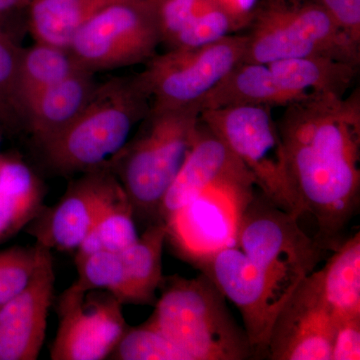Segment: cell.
<instances>
[{
  "label": "cell",
  "mask_w": 360,
  "mask_h": 360,
  "mask_svg": "<svg viewBox=\"0 0 360 360\" xmlns=\"http://www.w3.org/2000/svg\"><path fill=\"white\" fill-rule=\"evenodd\" d=\"M150 110V96L139 75L98 84L79 115L39 144L45 165L63 176L103 167L122 150Z\"/></svg>",
  "instance_id": "7a4b0ae2"
},
{
  "label": "cell",
  "mask_w": 360,
  "mask_h": 360,
  "mask_svg": "<svg viewBox=\"0 0 360 360\" xmlns=\"http://www.w3.org/2000/svg\"><path fill=\"white\" fill-rule=\"evenodd\" d=\"M122 305L108 291L84 292L71 284L58 297V328L51 359H108L129 326Z\"/></svg>",
  "instance_id": "8fae6325"
},
{
  "label": "cell",
  "mask_w": 360,
  "mask_h": 360,
  "mask_svg": "<svg viewBox=\"0 0 360 360\" xmlns=\"http://www.w3.org/2000/svg\"><path fill=\"white\" fill-rule=\"evenodd\" d=\"M161 44L158 0H120L87 20L68 51L80 68L96 75L146 63Z\"/></svg>",
  "instance_id": "52a82bcc"
},
{
  "label": "cell",
  "mask_w": 360,
  "mask_h": 360,
  "mask_svg": "<svg viewBox=\"0 0 360 360\" xmlns=\"http://www.w3.org/2000/svg\"><path fill=\"white\" fill-rule=\"evenodd\" d=\"M45 193L42 180L20 156L0 153V245L39 215Z\"/></svg>",
  "instance_id": "ffe728a7"
},
{
  "label": "cell",
  "mask_w": 360,
  "mask_h": 360,
  "mask_svg": "<svg viewBox=\"0 0 360 360\" xmlns=\"http://www.w3.org/2000/svg\"><path fill=\"white\" fill-rule=\"evenodd\" d=\"M277 127L291 184L319 225L317 243L335 250L359 207V91L309 94L285 106Z\"/></svg>",
  "instance_id": "6da1fadb"
},
{
  "label": "cell",
  "mask_w": 360,
  "mask_h": 360,
  "mask_svg": "<svg viewBox=\"0 0 360 360\" xmlns=\"http://www.w3.org/2000/svg\"><path fill=\"white\" fill-rule=\"evenodd\" d=\"M53 258L44 248L27 285L0 307V360H35L46 335L54 295Z\"/></svg>",
  "instance_id": "9a60e30c"
},
{
  "label": "cell",
  "mask_w": 360,
  "mask_h": 360,
  "mask_svg": "<svg viewBox=\"0 0 360 360\" xmlns=\"http://www.w3.org/2000/svg\"><path fill=\"white\" fill-rule=\"evenodd\" d=\"M120 0H30L27 25L35 42L68 49L82 26L103 7Z\"/></svg>",
  "instance_id": "7402d4cb"
},
{
  "label": "cell",
  "mask_w": 360,
  "mask_h": 360,
  "mask_svg": "<svg viewBox=\"0 0 360 360\" xmlns=\"http://www.w3.org/2000/svg\"><path fill=\"white\" fill-rule=\"evenodd\" d=\"M248 28L243 63L328 56L359 66L360 44L312 0H260Z\"/></svg>",
  "instance_id": "5b68a950"
},
{
  "label": "cell",
  "mask_w": 360,
  "mask_h": 360,
  "mask_svg": "<svg viewBox=\"0 0 360 360\" xmlns=\"http://www.w3.org/2000/svg\"><path fill=\"white\" fill-rule=\"evenodd\" d=\"M162 44L168 49L202 46L234 33L212 0H158Z\"/></svg>",
  "instance_id": "d6986e66"
},
{
  "label": "cell",
  "mask_w": 360,
  "mask_h": 360,
  "mask_svg": "<svg viewBox=\"0 0 360 360\" xmlns=\"http://www.w3.org/2000/svg\"><path fill=\"white\" fill-rule=\"evenodd\" d=\"M224 181L255 184L248 167L200 120L193 148L161 202L160 222L165 224L172 213L208 186Z\"/></svg>",
  "instance_id": "2e32d148"
},
{
  "label": "cell",
  "mask_w": 360,
  "mask_h": 360,
  "mask_svg": "<svg viewBox=\"0 0 360 360\" xmlns=\"http://www.w3.org/2000/svg\"><path fill=\"white\" fill-rule=\"evenodd\" d=\"M360 359V316L336 322L330 360Z\"/></svg>",
  "instance_id": "1f68e13d"
},
{
  "label": "cell",
  "mask_w": 360,
  "mask_h": 360,
  "mask_svg": "<svg viewBox=\"0 0 360 360\" xmlns=\"http://www.w3.org/2000/svg\"><path fill=\"white\" fill-rule=\"evenodd\" d=\"M307 96L283 87L269 65L241 61L200 99L198 106L200 112L241 105L274 108L286 106Z\"/></svg>",
  "instance_id": "ac0fdd59"
},
{
  "label": "cell",
  "mask_w": 360,
  "mask_h": 360,
  "mask_svg": "<svg viewBox=\"0 0 360 360\" xmlns=\"http://www.w3.org/2000/svg\"><path fill=\"white\" fill-rule=\"evenodd\" d=\"M200 122L198 106L150 110L139 131L104 165L120 181L135 219L160 222L161 202L193 148Z\"/></svg>",
  "instance_id": "3957f363"
},
{
  "label": "cell",
  "mask_w": 360,
  "mask_h": 360,
  "mask_svg": "<svg viewBox=\"0 0 360 360\" xmlns=\"http://www.w3.org/2000/svg\"><path fill=\"white\" fill-rule=\"evenodd\" d=\"M279 84L302 94L343 97L356 77L359 66L328 56L283 59L269 63Z\"/></svg>",
  "instance_id": "44dd1931"
},
{
  "label": "cell",
  "mask_w": 360,
  "mask_h": 360,
  "mask_svg": "<svg viewBox=\"0 0 360 360\" xmlns=\"http://www.w3.org/2000/svg\"><path fill=\"white\" fill-rule=\"evenodd\" d=\"M22 47L0 22V129L4 132L25 129L18 79Z\"/></svg>",
  "instance_id": "83f0119b"
},
{
  "label": "cell",
  "mask_w": 360,
  "mask_h": 360,
  "mask_svg": "<svg viewBox=\"0 0 360 360\" xmlns=\"http://www.w3.org/2000/svg\"><path fill=\"white\" fill-rule=\"evenodd\" d=\"M30 0H0V22L2 18L26 8Z\"/></svg>",
  "instance_id": "836d02e7"
},
{
  "label": "cell",
  "mask_w": 360,
  "mask_h": 360,
  "mask_svg": "<svg viewBox=\"0 0 360 360\" xmlns=\"http://www.w3.org/2000/svg\"><path fill=\"white\" fill-rule=\"evenodd\" d=\"M167 229L162 222L149 224L134 245L120 253L135 304L155 305L162 283V251Z\"/></svg>",
  "instance_id": "cb8c5ba5"
},
{
  "label": "cell",
  "mask_w": 360,
  "mask_h": 360,
  "mask_svg": "<svg viewBox=\"0 0 360 360\" xmlns=\"http://www.w3.org/2000/svg\"><path fill=\"white\" fill-rule=\"evenodd\" d=\"M123 191L110 168L89 170L71 180L58 202L44 205L25 231L37 245L75 252L99 214Z\"/></svg>",
  "instance_id": "4fadbf2b"
},
{
  "label": "cell",
  "mask_w": 360,
  "mask_h": 360,
  "mask_svg": "<svg viewBox=\"0 0 360 360\" xmlns=\"http://www.w3.org/2000/svg\"><path fill=\"white\" fill-rule=\"evenodd\" d=\"M328 14L341 32L360 44V0H312Z\"/></svg>",
  "instance_id": "4dcf8cb0"
},
{
  "label": "cell",
  "mask_w": 360,
  "mask_h": 360,
  "mask_svg": "<svg viewBox=\"0 0 360 360\" xmlns=\"http://www.w3.org/2000/svg\"><path fill=\"white\" fill-rule=\"evenodd\" d=\"M300 217L284 212L260 193L246 207L236 246L258 269L290 295L314 272L322 250L298 224Z\"/></svg>",
  "instance_id": "ba28073f"
},
{
  "label": "cell",
  "mask_w": 360,
  "mask_h": 360,
  "mask_svg": "<svg viewBox=\"0 0 360 360\" xmlns=\"http://www.w3.org/2000/svg\"><path fill=\"white\" fill-rule=\"evenodd\" d=\"M271 106L241 105L207 110L200 120L248 167L265 198L300 217L305 210L291 184L285 155Z\"/></svg>",
  "instance_id": "8992f818"
},
{
  "label": "cell",
  "mask_w": 360,
  "mask_h": 360,
  "mask_svg": "<svg viewBox=\"0 0 360 360\" xmlns=\"http://www.w3.org/2000/svg\"><path fill=\"white\" fill-rule=\"evenodd\" d=\"M77 279L73 283L84 292L105 290L122 304H135L134 292L127 279L120 253L97 251L75 258Z\"/></svg>",
  "instance_id": "4316f807"
},
{
  "label": "cell",
  "mask_w": 360,
  "mask_h": 360,
  "mask_svg": "<svg viewBox=\"0 0 360 360\" xmlns=\"http://www.w3.org/2000/svg\"><path fill=\"white\" fill-rule=\"evenodd\" d=\"M146 321L188 360H243L253 356L245 330L234 321L224 295L210 277L163 278Z\"/></svg>",
  "instance_id": "277c9868"
},
{
  "label": "cell",
  "mask_w": 360,
  "mask_h": 360,
  "mask_svg": "<svg viewBox=\"0 0 360 360\" xmlns=\"http://www.w3.org/2000/svg\"><path fill=\"white\" fill-rule=\"evenodd\" d=\"M246 34H231L191 49H168L146 63L139 73L150 96L151 110L198 106L245 56Z\"/></svg>",
  "instance_id": "9c48e42d"
},
{
  "label": "cell",
  "mask_w": 360,
  "mask_h": 360,
  "mask_svg": "<svg viewBox=\"0 0 360 360\" xmlns=\"http://www.w3.org/2000/svg\"><path fill=\"white\" fill-rule=\"evenodd\" d=\"M115 360H188L186 354L148 322L129 326L108 357Z\"/></svg>",
  "instance_id": "f1b7e54d"
},
{
  "label": "cell",
  "mask_w": 360,
  "mask_h": 360,
  "mask_svg": "<svg viewBox=\"0 0 360 360\" xmlns=\"http://www.w3.org/2000/svg\"><path fill=\"white\" fill-rule=\"evenodd\" d=\"M135 220L131 203L123 191L97 217L75 251V258L86 257L97 251L122 253L139 238Z\"/></svg>",
  "instance_id": "484cf974"
},
{
  "label": "cell",
  "mask_w": 360,
  "mask_h": 360,
  "mask_svg": "<svg viewBox=\"0 0 360 360\" xmlns=\"http://www.w3.org/2000/svg\"><path fill=\"white\" fill-rule=\"evenodd\" d=\"M231 20L234 33L248 27L260 0H212Z\"/></svg>",
  "instance_id": "d6a6232c"
},
{
  "label": "cell",
  "mask_w": 360,
  "mask_h": 360,
  "mask_svg": "<svg viewBox=\"0 0 360 360\" xmlns=\"http://www.w3.org/2000/svg\"><path fill=\"white\" fill-rule=\"evenodd\" d=\"M79 70L84 68H80L68 49L41 42H35L32 46L23 49L18 79L23 113L26 104L39 92Z\"/></svg>",
  "instance_id": "d4e9b609"
},
{
  "label": "cell",
  "mask_w": 360,
  "mask_h": 360,
  "mask_svg": "<svg viewBox=\"0 0 360 360\" xmlns=\"http://www.w3.org/2000/svg\"><path fill=\"white\" fill-rule=\"evenodd\" d=\"M195 267L238 307L253 356H265L272 324L290 295L265 276L236 245L217 251Z\"/></svg>",
  "instance_id": "7c38bea8"
},
{
  "label": "cell",
  "mask_w": 360,
  "mask_h": 360,
  "mask_svg": "<svg viewBox=\"0 0 360 360\" xmlns=\"http://www.w3.org/2000/svg\"><path fill=\"white\" fill-rule=\"evenodd\" d=\"M319 270L322 295L336 322L360 316V233L335 248Z\"/></svg>",
  "instance_id": "603a6c76"
},
{
  "label": "cell",
  "mask_w": 360,
  "mask_h": 360,
  "mask_svg": "<svg viewBox=\"0 0 360 360\" xmlns=\"http://www.w3.org/2000/svg\"><path fill=\"white\" fill-rule=\"evenodd\" d=\"M44 246H13L0 250V307L27 285L41 258Z\"/></svg>",
  "instance_id": "f546056e"
},
{
  "label": "cell",
  "mask_w": 360,
  "mask_h": 360,
  "mask_svg": "<svg viewBox=\"0 0 360 360\" xmlns=\"http://www.w3.org/2000/svg\"><path fill=\"white\" fill-rule=\"evenodd\" d=\"M255 187L250 181L219 182L172 213L165 224L167 241L177 257L195 266L217 251L236 246Z\"/></svg>",
  "instance_id": "30bf717a"
},
{
  "label": "cell",
  "mask_w": 360,
  "mask_h": 360,
  "mask_svg": "<svg viewBox=\"0 0 360 360\" xmlns=\"http://www.w3.org/2000/svg\"><path fill=\"white\" fill-rule=\"evenodd\" d=\"M336 321L317 272L296 286L277 314L265 356L271 360H330Z\"/></svg>",
  "instance_id": "5bb4252c"
},
{
  "label": "cell",
  "mask_w": 360,
  "mask_h": 360,
  "mask_svg": "<svg viewBox=\"0 0 360 360\" xmlns=\"http://www.w3.org/2000/svg\"><path fill=\"white\" fill-rule=\"evenodd\" d=\"M94 73L79 70L39 92L26 104L25 129L37 146L68 127L96 91Z\"/></svg>",
  "instance_id": "e0dca14e"
}]
</instances>
